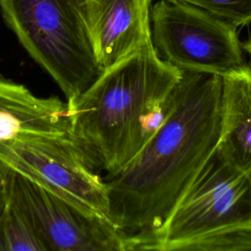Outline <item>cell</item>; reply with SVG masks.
Segmentation results:
<instances>
[{
    "label": "cell",
    "mask_w": 251,
    "mask_h": 251,
    "mask_svg": "<svg viewBox=\"0 0 251 251\" xmlns=\"http://www.w3.org/2000/svg\"><path fill=\"white\" fill-rule=\"evenodd\" d=\"M222 116V76L182 73L165 121L122 170L105 178L108 217L119 229L141 235L164 223L215 151Z\"/></svg>",
    "instance_id": "1"
},
{
    "label": "cell",
    "mask_w": 251,
    "mask_h": 251,
    "mask_svg": "<svg viewBox=\"0 0 251 251\" xmlns=\"http://www.w3.org/2000/svg\"><path fill=\"white\" fill-rule=\"evenodd\" d=\"M251 221V184L216 148L164 223L129 235L131 250L175 251L185 241Z\"/></svg>",
    "instance_id": "4"
},
{
    "label": "cell",
    "mask_w": 251,
    "mask_h": 251,
    "mask_svg": "<svg viewBox=\"0 0 251 251\" xmlns=\"http://www.w3.org/2000/svg\"><path fill=\"white\" fill-rule=\"evenodd\" d=\"M0 162L71 203L109 219L106 181L73 140L0 142Z\"/></svg>",
    "instance_id": "7"
},
{
    "label": "cell",
    "mask_w": 251,
    "mask_h": 251,
    "mask_svg": "<svg viewBox=\"0 0 251 251\" xmlns=\"http://www.w3.org/2000/svg\"><path fill=\"white\" fill-rule=\"evenodd\" d=\"M181 77L151 40L66 100L72 139L86 163L107 176L122 170L167 118Z\"/></svg>",
    "instance_id": "2"
},
{
    "label": "cell",
    "mask_w": 251,
    "mask_h": 251,
    "mask_svg": "<svg viewBox=\"0 0 251 251\" xmlns=\"http://www.w3.org/2000/svg\"><path fill=\"white\" fill-rule=\"evenodd\" d=\"M78 7L103 70L151 41V0H78Z\"/></svg>",
    "instance_id": "8"
},
{
    "label": "cell",
    "mask_w": 251,
    "mask_h": 251,
    "mask_svg": "<svg viewBox=\"0 0 251 251\" xmlns=\"http://www.w3.org/2000/svg\"><path fill=\"white\" fill-rule=\"evenodd\" d=\"M189 4L207 11L234 26L251 24V0H171Z\"/></svg>",
    "instance_id": "13"
},
{
    "label": "cell",
    "mask_w": 251,
    "mask_h": 251,
    "mask_svg": "<svg viewBox=\"0 0 251 251\" xmlns=\"http://www.w3.org/2000/svg\"><path fill=\"white\" fill-rule=\"evenodd\" d=\"M223 116L217 149L251 184V61L222 75Z\"/></svg>",
    "instance_id": "10"
},
{
    "label": "cell",
    "mask_w": 251,
    "mask_h": 251,
    "mask_svg": "<svg viewBox=\"0 0 251 251\" xmlns=\"http://www.w3.org/2000/svg\"><path fill=\"white\" fill-rule=\"evenodd\" d=\"M6 207H7V196H6L3 176H2V173H1V169H0V222L3 218Z\"/></svg>",
    "instance_id": "14"
},
{
    "label": "cell",
    "mask_w": 251,
    "mask_h": 251,
    "mask_svg": "<svg viewBox=\"0 0 251 251\" xmlns=\"http://www.w3.org/2000/svg\"><path fill=\"white\" fill-rule=\"evenodd\" d=\"M7 202L29 222L47 251H127L129 235L0 162Z\"/></svg>",
    "instance_id": "6"
},
{
    "label": "cell",
    "mask_w": 251,
    "mask_h": 251,
    "mask_svg": "<svg viewBox=\"0 0 251 251\" xmlns=\"http://www.w3.org/2000/svg\"><path fill=\"white\" fill-rule=\"evenodd\" d=\"M4 22L70 100L101 74L78 0H0Z\"/></svg>",
    "instance_id": "3"
},
{
    "label": "cell",
    "mask_w": 251,
    "mask_h": 251,
    "mask_svg": "<svg viewBox=\"0 0 251 251\" xmlns=\"http://www.w3.org/2000/svg\"><path fill=\"white\" fill-rule=\"evenodd\" d=\"M242 49L245 53H247L249 55L250 61H251V37L242 43Z\"/></svg>",
    "instance_id": "15"
},
{
    "label": "cell",
    "mask_w": 251,
    "mask_h": 251,
    "mask_svg": "<svg viewBox=\"0 0 251 251\" xmlns=\"http://www.w3.org/2000/svg\"><path fill=\"white\" fill-rule=\"evenodd\" d=\"M0 251H47L29 222L8 202L0 222Z\"/></svg>",
    "instance_id": "12"
},
{
    "label": "cell",
    "mask_w": 251,
    "mask_h": 251,
    "mask_svg": "<svg viewBox=\"0 0 251 251\" xmlns=\"http://www.w3.org/2000/svg\"><path fill=\"white\" fill-rule=\"evenodd\" d=\"M180 251L251 250V221L235 224L178 244Z\"/></svg>",
    "instance_id": "11"
},
{
    "label": "cell",
    "mask_w": 251,
    "mask_h": 251,
    "mask_svg": "<svg viewBox=\"0 0 251 251\" xmlns=\"http://www.w3.org/2000/svg\"><path fill=\"white\" fill-rule=\"evenodd\" d=\"M150 26L158 55L181 73L222 76L246 63L237 27L198 7L159 0Z\"/></svg>",
    "instance_id": "5"
},
{
    "label": "cell",
    "mask_w": 251,
    "mask_h": 251,
    "mask_svg": "<svg viewBox=\"0 0 251 251\" xmlns=\"http://www.w3.org/2000/svg\"><path fill=\"white\" fill-rule=\"evenodd\" d=\"M72 139L67 101L39 97L25 85L0 75V142Z\"/></svg>",
    "instance_id": "9"
}]
</instances>
